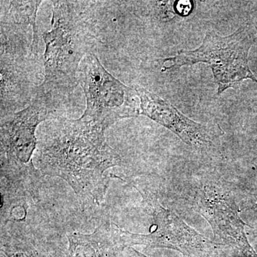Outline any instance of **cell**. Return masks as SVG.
I'll return each instance as SVG.
<instances>
[{"label":"cell","mask_w":257,"mask_h":257,"mask_svg":"<svg viewBox=\"0 0 257 257\" xmlns=\"http://www.w3.org/2000/svg\"><path fill=\"white\" fill-rule=\"evenodd\" d=\"M107 127L84 119L55 117L38 141V165L44 175L60 177L76 194L100 202L106 192L104 173L121 163L106 141Z\"/></svg>","instance_id":"cell-1"},{"label":"cell","mask_w":257,"mask_h":257,"mask_svg":"<svg viewBox=\"0 0 257 257\" xmlns=\"http://www.w3.org/2000/svg\"><path fill=\"white\" fill-rule=\"evenodd\" d=\"M51 30L43 34L45 75L36 93L60 105L78 84V70L94 45L92 28L77 3L52 2Z\"/></svg>","instance_id":"cell-2"},{"label":"cell","mask_w":257,"mask_h":257,"mask_svg":"<svg viewBox=\"0 0 257 257\" xmlns=\"http://www.w3.org/2000/svg\"><path fill=\"white\" fill-rule=\"evenodd\" d=\"M57 106L45 96L35 94L25 109L1 117V175L15 188L38 192L39 172L32 162L38 141V125L57 117Z\"/></svg>","instance_id":"cell-3"},{"label":"cell","mask_w":257,"mask_h":257,"mask_svg":"<svg viewBox=\"0 0 257 257\" xmlns=\"http://www.w3.org/2000/svg\"><path fill=\"white\" fill-rule=\"evenodd\" d=\"M254 41V32L249 26H242L225 37L208 32L197 50H180L174 57L165 59L164 70H176L200 62L209 64L219 94L245 79L257 83L248 64V51Z\"/></svg>","instance_id":"cell-4"},{"label":"cell","mask_w":257,"mask_h":257,"mask_svg":"<svg viewBox=\"0 0 257 257\" xmlns=\"http://www.w3.org/2000/svg\"><path fill=\"white\" fill-rule=\"evenodd\" d=\"M1 117L25 109L40 86L39 55L25 28L1 25Z\"/></svg>","instance_id":"cell-5"},{"label":"cell","mask_w":257,"mask_h":257,"mask_svg":"<svg viewBox=\"0 0 257 257\" xmlns=\"http://www.w3.org/2000/svg\"><path fill=\"white\" fill-rule=\"evenodd\" d=\"M77 78L87 101L82 115L84 119L109 128L119 120L140 115L135 87H127L115 78L92 52L81 62Z\"/></svg>","instance_id":"cell-6"},{"label":"cell","mask_w":257,"mask_h":257,"mask_svg":"<svg viewBox=\"0 0 257 257\" xmlns=\"http://www.w3.org/2000/svg\"><path fill=\"white\" fill-rule=\"evenodd\" d=\"M155 224L149 234H133L116 226V231L124 247L145 245L151 248L177 250L187 257L211 253L216 248L212 242L198 234L172 211L157 204L154 213Z\"/></svg>","instance_id":"cell-7"},{"label":"cell","mask_w":257,"mask_h":257,"mask_svg":"<svg viewBox=\"0 0 257 257\" xmlns=\"http://www.w3.org/2000/svg\"><path fill=\"white\" fill-rule=\"evenodd\" d=\"M140 102V114L146 116L175 133L182 141L194 146L211 143L210 130L189 119L165 99L145 88L135 86Z\"/></svg>","instance_id":"cell-8"},{"label":"cell","mask_w":257,"mask_h":257,"mask_svg":"<svg viewBox=\"0 0 257 257\" xmlns=\"http://www.w3.org/2000/svg\"><path fill=\"white\" fill-rule=\"evenodd\" d=\"M203 216L207 219L214 233L227 244L239 248L246 256L257 257L248 243L243 221L237 211L227 202L216 197L214 192H207L202 201Z\"/></svg>","instance_id":"cell-9"},{"label":"cell","mask_w":257,"mask_h":257,"mask_svg":"<svg viewBox=\"0 0 257 257\" xmlns=\"http://www.w3.org/2000/svg\"><path fill=\"white\" fill-rule=\"evenodd\" d=\"M67 238L68 257H119L124 248L114 223L101 224L92 234L71 233Z\"/></svg>","instance_id":"cell-10"},{"label":"cell","mask_w":257,"mask_h":257,"mask_svg":"<svg viewBox=\"0 0 257 257\" xmlns=\"http://www.w3.org/2000/svg\"><path fill=\"white\" fill-rule=\"evenodd\" d=\"M42 1H1V25L27 28L32 30V47L39 55V35L37 25V11Z\"/></svg>","instance_id":"cell-11"},{"label":"cell","mask_w":257,"mask_h":257,"mask_svg":"<svg viewBox=\"0 0 257 257\" xmlns=\"http://www.w3.org/2000/svg\"><path fill=\"white\" fill-rule=\"evenodd\" d=\"M177 11L182 16H187L190 14L192 10V3L191 1H179L177 5H176Z\"/></svg>","instance_id":"cell-12"},{"label":"cell","mask_w":257,"mask_h":257,"mask_svg":"<svg viewBox=\"0 0 257 257\" xmlns=\"http://www.w3.org/2000/svg\"><path fill=\"white\" fill-rule=\"evenodd\" d=\"M8 257H37L36 255L31 252H24V251H13L8 253Z\"/></svg>","instance_id":"cell-13"}]
</instances>
